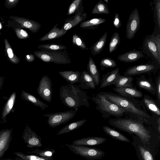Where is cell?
Returning a JSON list of instances; mask_svg holds the SVG:
<instances>
[{
    "label": "cell",
    "instance_id": "6da1fadb",
    "mask_svg": "<svg viewBox=\"0 0 160 160\" xmlns=\"http://www.w3.org/2000/svg\"><path fill=\"white\" fill-rule=\"evenodd\" d=\"M100 93L110 102L122 108L126 112L131 114L143 123L150 124L152 117L147 113L142 102L133 98H126L111 92H102Z\"/></svg>",
    "mask_w": 160,
    "mask_h": 160
},
{
    "label": "cell",
    "instance_id": "7a4b0ae2",
    "mask_svg": "<svg viewBox=\"0 0 160 160\" xmlns=\"http://www.w3.org/2000/svg\"><path fill=\"white\" fill-rule=\"evenodd\" d=\"M59 95L62 102L69 108L78 109L83 106H90L87 93L77 85L67 83L62 85Z\"/></svg>",
    "mask_w": 160,
    "mask_h": 160
},
{
    "label": "cell",
    "instance_id": "3957f363",
    "mask_svg": "<svg viewBox=\"0 0 160 160\" xmlns=\"http://www.w3.org/2000/svg\"><path fill=\"white\" fill-rule=\"evenodd\" d=\"M108 122L110 125L120 130L131 135L135 134L144 145L150 140V132L141 121L131 118H116L110 119Z\"/></svg>",
    "mask_w": 160,
    "mask_h": 160
},
{
    "label": "cell",
    "instance_id": "277c9868",
    "mask_svg": "<svg viewBox=\"0 0 160 160\" xmlns=\"http://www.w3.org/2000/svg\"><path fill=\"white\" fill-rule=\"evenodd\" d=\"M92 99L97 105L96 109L102 114L104 118H110L111 116L121 118L126 113L124 109L110 102L100 93L93 96Z\"/></svg>",
    "mask_w": 160,
    "mask_h": 160
},
{
    "label": "cell",
    "instance_id": "5b68a950",
    "mask_svg": "<svg viewBox=\"0 0 160 160\" xmlns=\"http://www.w3.org/2000/svg\"><path fill=\"white\" fill-rule=\"evenodd\" d=\"M34 54L42 61L48 63L65 64L70 63L72 62L69 55L65 50L54 51L40 50L34 52Z\"/></svg>",
    "mask_w": 160,
    "mask_h": 160
},
{
    "label": "cell",
    "instance_id": "8992f818",
    "mask_svg": "<svg viewBox=\"0 0 160 160\" xmlns=\"http://www.w3.org/2000/svg\"><path fill=\"white\" fill-rule=\"evenodd\" d=\"M65 145L75 154L89 160L100 159L105 154L103 151L95 148L66 144Z\"/></svg>",
    "mask_w": 160,
    "mask_h": 160
},
{
    "label": "cell",
    "instance_id": "52a82bcc",
    "mask_svg": "<svg viewBox=\"0 0 160 160\" xmlns=\"http://www.w3.org/2000/svg\"><path fill=\"white\" fill-rule=\"evenodd\" d=\"M78 108L60 112L45 114L44 117L48 118L47 122L52 128L65 124L72 119L76 115Z\"/></svg>",
    "mask_w": 160,
    "mask_h": 160
},
{
    "label": "cell",
    "instance_id": "ba28073f",
    "mask_svg": "<svg viewBox=\"0 0 160 160\" xmlns=\"http://www.w3.org/2000/svg\"><path fill=\"white\" fill-rule=\"evenodd\" d=\"M141 19L137 8H135L131 12L127 24L126 37L129 39L133 38L138 30Z\"/></svg>",
    "mask_w": 160,
    "mask_h": 160
},
{
    "label": "cell",
    "instance_id": "9c48e42d",
    "mask_svg": "<svg viewBox=\"0 0 160 160\" xmlns=\"http://www.w3.org/2000/svg\"><path fill=\"white\" fill-rule=\"evenodd\" d=\"M52 81L49 77L44 75L41 79L37 88L39 96L48 102H50L52 99Z\"/></svg>",
    "mask_w": 160,
    "mask_h": 160
},
{
    "label": "cell",
    "instance_id": "30bf717a",
    "mask_svg": "<svg viewBox=\"0 0 160 160\" xmlns=\"http://www.w3.org/2000/svg\"><path fill=\"white\" fill-rule=\"evenodd\" d=\"M22 138L28 148L40 147L42 146V138L30 128L28 124L22 133Z\"/></svg>",
    "mask_w": 160,
    "mask_h": 160
},
{
    "label": "cell",
    "instance_id": "8fae6325",
    "mask_svg": "<svg viewBox=\"0 0 160 160\" xmlns=\"http://www.w3.org/2000/svg\"><path fill=\"white\" fill-rule=\"evenodd\" d=\"M131 135L133 140L132 144L136 149L138 158L140 160H154L150 151L144 146L140 139L136 136Z\"/></svg>",
    "mask_w": 160,
    "mask_h": 160
},
{
    "label": "cell",
    "instance_id": "7c38bea8",
    "mask_svg": "<svg viewBox=\"0 0 160 160\" xmlns=\"http://www.w3.org/2000/svg\"><path fill=\"white\" fill-rule=\"evenodd\" d=\"M158 69L157 66L153 64L148 63L136 65L128 68L125 72L124 75L132 76L154 71Z\"/></svg>",
    "mask_w": 160,
    "mask_h": 160
},
{
    "label": "cell",
    "instance_id": "4fadbf2b",
    "mask_svg": "<svg viewBox=\"0 0 160 160\" xmlns=\"http://www.w3.org/2000/svg\"><path fill=\"white\" fill-rule=\"evenodd\" d=\"M143 48L144 50L148 52V55L154 58L160 64V55L154 42L153 35H149L145 38L143 43Z\"/></svg>",
    "mask_w": 160,
    "mask_h": 160
},
{
    "label": "cell",
    "instance_id": "5bb4252c",
    "mask_svg": "<svg viewBox=\"0 0 160 160\" xmlns=\"http://www.w3.org/2000/svg\"><path fill=\"white\" fill-rule=\"evenodd\" d=\"M12 129H4L0 131V160L8 149L12 139Z\"/></svg>",
    "mask_w": 160,
    "mask_h": 160
},
{
    "label": "cell",
    "instance_id": "9a60e30c",
    "mask_svg": "<svg viewBox=\"0 0 160 160\" xmlns=\"http://www.w3.org/2000/svg\"><path fill=\"white\" fill-rule=\"evenodd\" d=\"M120 75L118 68L114 69L103 75L100 82V88H102L114 85Z\"/></svg>",
    "mask_w": 160,
    "mask_h": 160
},
{
    "label": "cell",
    "instance_id": "2e32d148",
    "mask_svg": "<svg viewBox=\"0 0 160 160\" xmlns=\"http://www.w3.org/2000/svg\"><path fill=\"white\" fill-rule=\"evenodd\" d=\"M87 17L86 12H80L75 14L70 18L66 19L62 27L63 30H68L84 22Z\"/></svg>",
    "mask_w": 160,
    "mask_h": 160
},
{
    "label": "cell",
    "instance_id": "e0dca14e",
    "mask_svg": "<svg viewBox=\"0 0 160 160\" xmlns=\"http://www.w3.org/2000/svg\"><path fill=\"white\" fill-rule=\"evenodd\" d=\"M113 89L118 94L124 97L139 98L143 97L140 91L133 88L115 87Z\"/></svg>",
    "mask_w": 160,
    "mask_h": 160
},
{
    "label": "cell",
    "instance_id": "ac0fdd59",
    "mask_svg": "<svg viewBox=\"0 0 160 160\" xmlns=\"http://www.w3.org/2000/svg\"><path fill=\"white\" fill-rule=\"evenodd\" d=\"M107 140V138L102 137H88L75 140L72 145L79 146H95L102 144Z\"/></svg>",
    "mask_w": 160,
    "mask_h": 160
},
{
    "label": "cell",
    "instance_id": "d6986e66",
    "mask_svg": "<svg viewBox=\"0 0 160 160\" xmlns=\"http://www.w3.org/2000/svg\"><path fill=\"white\" fill-rule=\"evenodd\" d=\"M145 57V55L142 51L135 50L119 55L117 59L122 62L131 63Z\"/></svg>",
    "mask_w": 160,
    "mask_h": 160
},
{
    "label": "cell",
    "instance_id": "ffe728a7",
    "mask_svg": "<svg viewBox=\"0 0 160 160\" xmlns=\"http://www.w3.org/2000/svg\"><path fill=\"white\" fill-rule=\"evenodd\" d=\"M137 83L140 88L145 90L153 95L156 94V87L150 79L146 78L144 75L137 79Z\"/></svg>",
    "mask_w": 160,
    "mask_h": 160
},
{
    "label": "cell",
    "instance_id": "44dd1931",
    "mask_svg": "<svg viewBox=\"0 0 160 160\" xmlns=\"http://www.w3.org/2000/svg\"><path fill=\"white\" fill-rule=\"evenodd\" d=\"M142 103L145 108L152 113L158 116L160 115V108L158 102L148 95L144 94L143 97Z\"/></svg>",
    "mask_w": 160,
    "mask_h": 160
},
{
    "label": "cell",
    "instance_id": "7402d4cb",
    "mask_svg": "<svg viewBox=\"0 0 160 160\" xmlns=\"http://www.w3.org/2000/svg\"><path fill=\"white\" fill-rule=\"evenodd\" d=\"M79 83L80 84L77 85L82 89H94L95 88L96 86L94 80L86 71L82 72Z\"/></svg>",
    "mask_w": 160,
    "mask_h": 160
},
{
    "label": "cell",
    "instance_id": "603a6c76",
    "mask_svg": "<svg viewBox=\"0 0 160 160\" xmlns=\"http://www.w3.org/2000/svg\"><path fill=\"white\" fill-rule=\"evenodd\" d=\"M87 69V72L94 80L95 86H99L101 81L100 72L94 61L91 57L89 58Z\"/></svg>",
    "mask_w": 160,
    "mask_h": 160
},
{
    "label": "cell",
    "instance_id": "cb8c5ba5",
    "mask_svg": "<svg viewBox=\"0 0 160 160\" xmlns=\"http://www.w3.org/2000/svg\"><path fill=\"white\" fill-rule=\"evenodd\" d=\"M58 23H57L51 30L47 33L41 38L39 41L50 40L57 38H59L64 35L66 33L67 31L61 28L60 29L58 27Z\"/></svg>",
    "mask_w": 160,
    "mask_h": 160
},
{
    "label": "cell",
    "instance_id": "d4e9b609",
    "mask_svg": "<svg viewBox=\"0 0 160 160\" xmlns=\"http://www.w3.org/2000/svg\"><path fill=\"white\" fill-rule=\"evenodd\" d=\"M58 72L69 83L72 84L79 82L80 76L82 74V72L72 70L58 71Z\"/></svg>",
    "mask_w": 160,
    "mask_h": 160
},
{
    "label": "cell",
    "instance_id": "484cf974",
    "mask_svg": "<svg viewBox=\"0 0 160 160\" xmlns=\"http://www.w3.org/2000/svg\"><path fill=\"white\" fill-rule=\"evenodd\" d=\"M15 21L20 23L22 27L29 29L33 33L37 32L41 27L40 23L32 20L17 18Z\"/></svg>",
    "mask_w": 160,
    "mask_h": 160
},
{
    "label": "cell",
    "instance_id": "4316f807",
    "mask_svg": "<svg viewBox=\"0 0 160 160\" xmlns=\"http://www.w3.org/2000/svg\"><path fill=\"white\" fill-rule=\"evenodd\" d=\"M21 98L22 99L31 102L35 106L40 108L43 110L48 107V105L35 96L24 91H22Z\"/></svg>",
    "mask_w": 160,
    "mask_h": 160
},
{
    "label": "cell",
    "instance_id": "83f0119b",
    "mask_svg": "<svg viewBox=\"0 0 160 160\" xmlns=\"http://www.w3.org/2000/svg\"><path fill=\"white\" fill-rule=\"evenodd\" d=\"M108 33L106 32L103 36L89 49H91L92 54L93 56L98 54L102 51L105 46Z\"/></svg>",
    "mask_w": 160,
    "mask_h": 160
},
{
    "label": "cell",
    "instance_id": "f1b7e54d",
    "mask_svg": "<svg viewBox=\"0 0 160 160\" xmlns=\"http://www.w3.org/2000/svg\"><path fill=\"white\" fill-rule=\"evenodd\" d=\"M106 21L102 18H94L82 22L80 24V27L83 29L94 30Z\"/></svg>",
    "mask_w": 160,
    "mask_h": 160
},
{
    "label": "cell",
    "instance_id": "f546056e",
    "mask_svg": "<svg viewBox=\"0 0 160 160\" xmlns=\"http://www.w3.org/2000/svg\"><path fill=\"white\" fill-rule=\"evenodd\" d=\"M102 129L106 133L113 138L122 142H131L130 140L127 137L108 126H103Z\"/></svg>",
    "mask_w": 160,
    "mask_h": 160
},
{
    "label": "cell",
    "instance_id": "4dcf8cb0",
    "mask_svg": "<svg viewBox=\"0 0 160 160\" xmlns=\"http://www.w3.org/2000/svg\"><path fill=\"white\" fill-rule=\"evenodd\" d=\"M17 157L15 160H52L53 158L51 157H42L36 155L26 154L21 152H13Z\"/></svg>",
    "mask_w": 160,
    "mask_h": 160
},
{
    "label": "cell",
    "instance_id": "1f68e13d",
    "mask_svg": "<svg viewBox=\"0 0 160 160\" xmlns=\"http://www.w3.org/2000/svg\"><path fill=\"white\" fill-rule=\"evenodd\" d=\"M87 120L86 119H83L70 123L61 129L57 133V135H60L75 130L82 126Z\"/></svg>",
    "mask_w": 160,
    "mask_h": 160
},
{
    "label": "cell",
    "instance_id": "d6a6232c",
    "mask_svg": "<svg viewBox=\"0 0 160 160\" xmlns=\"http://www.w3.org/2000/svg\"><path fill=\"white\" fill-rule=\"evenodd\" d=\"M84 7L82 6V0H75L68 7L67 15L75 14L80 12L83 13Z\"/></svg>",
    "mask_w": 160,
    "mask_h": 160
},
{
    "label": "cell",
    "instance_id": "836d02e7",
    "mask_svg": "<svg viewBox=\"0 0 160 160\" xmlns=\"http://www.w3.org/2000/svg\"><path fill=\"white\" fill-rule=\"evenodd\" d=\"M133 78L132 76L120 75L114 85L116 87L133 88Z\"/></svg>",
    "mask_w": 160,
    "mask_h": 160
},
{
    "label": "cell",
    "instance_id": "e575fe53",
    "mask_svg": "<svg viewBox=\"0 0 160 160\" xmlns=\"http://www.w3.org/2000/svg\"><path fill=\"white\" fill-rule=\"evenodd\" d=\"M16 97V93L14 92L8 100L2 113L1 118L3 121L5 120L7 115L12 109L15 103Z\"/></svg>",
    "mask_w": 160,
    "mask_h": 160
},
{
    "label": "cell",
    "instance_id": "d590c367",
    "mask_svg": "<svg viewBox=\"0 0 160 160\" xmlns=\"http://www.w3.org/2000/svg\"><path fill=\"white\" fill-rule=\"evenodd\" d=\"M92 14H106L110 13L107 4L99 0L94 6L91 12Z\"/></svg>",
    "mask_w": 160,
    "mask_h": 160
},
{
    "label": "cell",
    "instance_id": "8d00e7d4",
    "mask_svg": "<svg viewBox=\"0 0 160 160\" xmlns=\"http://www.w3.org/2000/svg\"><path fill=\"white\" fill-rule=\"evenodd\" d=\"M38 48L42 51H54L64 50L68 48L62 45L51 43L39 45L38 46Z\"/></svg>",
    "mask_w": 160,
    "mask_h": 160
},
{
    "label": "cell",
    "instance_id": "74e56055",
    "mask_svg": "<svg viewBox=\"0 0 160 160\" xmlns=\"http://www.w3.org/2000/svg\"><path fill=\"white\" fill-rule=\"evenodd\" d=\"M120 38L118 32H116L112 34L109 43V49L111 53L116 51L120 43Z\"/></svg>",
    "mask_w": 160,
    "mask_h": 160
},
{
    "label": "cell",
    "instance_id": "f35d334b",
    "mask_svg": "<svg viewBox=\"0 0 160 160\" xmlns=\"http://www.w3.org/2000/svg\"><path fill=\"white\" fill-rule=\"evenodd\" d=\"M54 152V149L50 148L42 150L36 148L32 151L27 152L28 153L33 154L40 157H52Z\"/></svg>",
    "mask_w": 160,
    "mask_h": 160
},
{
    "label": "cell",
    "instance_id": "ab89813d",
    "mask_svg": "<svg viewBox=\"0 0 160 160\" xmlns=\"http://www.w3.org/2000/svg\"><path fill=\"white\" fill-rule=\"evenodd\" d=\"M100 65L102 70L106 68H113L116 67L117 65L116 62L112 59L109 58H104L100 62Z\"/></svg>",
    "mask_w": 160,
    "mask_h": 160
},
{
    "label": "cell",
    "instance_id": "60d3db41",
    "mask_svg": "<svg viewBox=\"0 0 160 160\" xmlns=\"http://www.w3.org/2000/svg\"><path fill=\"white\" fill-rule=\"evenodd\" d=\"M72 42L73 45L83 50L86 49V47L82 37L77 34H74L72 37Z\"/></svg>",
    "mask_w": 160,
    "mask_h": 160
},
{
    "label": "cell",
    "instance_id": "b9f144b4",
    "mask_svg": "<svg viewBox=\"0 0 160 160\" xmlns=\"http://www.w3.org/2000/svg\"><path fill=\"white\" fill-rule=\"evenodd\" d=\"M4 41L5 43L6 48L9 58L13 62L15 63H18V59L15 56H14L12 50L8 41H7L6 39H5Z\"/></svg>",
    "mask_w": 160,
    "mask_h": 160
},
{
    "label": "cell",
    "instance_id": "7bdbcfd3",
    "mask_svg": "<svg viewBox=\"0 0 160 160\" xmlns=\"http://www.w3.org/2000/svg\"><path fill=\"white\" fill-rule=\"evenodd\" d=\"M154 12L157 23L160 28V0H154Z\"/></svg>",
    "mask_w": 160,
    "mask_h": 160
},
{
    "label": "cell",
    "instance_id": "ee69618b",
    "mask_svg": "<svg viewBox=\"0 0 160 160\" xmlns=\"http://www.w3.org/2000/svg\"><path fill=\"white\" fill-rule=\"evenodd\" d=\"M17 36L20 38H27L29 37L27 32L22 29H17L16 30Z\"/></svg>",
    "mask_w": 160,
    "mask_h": 160
},
{
    "label": "cell",
    "instance_id": "f6af8a7d",
    "mask_svg": "<svg viewBox=\"0 0 160 160\" xmlns=\"http://www.w3.org/2000/svg\"><path fill=\"white\" fill-rule=\"evenodd\" d=\"M113 24L114 27L117 29L120 28L122 26V23L118 14L115 13V16L113 19Z\"/></svg>",
    "mask_w": 160,
    "mask_h": 160
},
{
    "label": "cell",
    "instance_id": "bcb514c9",
    "mask_svg": "<svg viewBox=\"0 0 160 160\" xmlns=\"http://www.w3.org/2000/svg\"><path fill=\"white\" fill-rule=\"evenodd\" d=\"M154 40L158 53L160 55V34H157L156 35H153Z\"/></svg>",
    "mask_w": 160,
    "mask_h": 160
},
{
    "label": "cell",
    "instance_id": "7dc6e473",
    "mask_svg": "<svg viewBox=\"0 0 160 160\" xmlns=\"http://www.w3.org/2000/svg\"><path fill=\"white\" fill-rule=\"evenodd\" d=\"M156 94L158 102H160V77L159 76L157 79L156 85Z\"/></svg>",
    "mask_w": 160,
    "mask_h": 160
},
{
    "label": "cell",
    "instance_id": "c3c4849f",
    "mask_svg": "<svg viewBox=\"0 0 160 160\" xmlns=\"http://www.w3.org/2000/svg\"><path fill=\"white\" fill-rule=\"evenodd\" d=\"M27 60L28 62H32L35 60V58L34 55L32 54L27 55L26 56Z\"/></svg>",
    "mask_w": 160,
    "mask_h": 160
},
{
    "label": "cell",
    "instance_id": "681fc988",
    "mask_svg": "<svg viewBox=\"0 0 160 160\" xmlns=\"http://www.w3.org/2000/svg\"><path fill=\"white\" fill-rule=\"evenodd\" d=\"M157 123H158L157 129L159 132L160 133V117H159L157 121Z\"/></svg>",
    "mask_w": 160,
    "mask_h": 160
},
{
    "label": "cell",
    "instance_id": "f907efd6",
    "mask_svg": "<svg viewBox=\"0 0 160 160\" xmlns=\"http://www.w3.org/2000/svg\"><path fill=\"white\" fill-rule=\"evenodd\" d=\"M2 79L1 78H0V88L2 84Z\"/></svg>",
    "mask_w": 160,
    "mask_h": 160
},
{
    "label": "cell",
    "instance_id": "816d5d0a",
    "mask_svg": "<svg viewBox=\"0 0 160 160\" xmlns=\"http://www.w3.org/2000/svg\"><path fill=\"white\" fill-rule=\"evenodd\" d=\"M2 160H15L13 159H12L11 158H7L5 159H3Z\"/></svg>",
    "mask_w": 160,
    "mask_h": 160
},
{
    "label": "cell",
    "instance_id": "f5cc1de1",
    "mask_svg": "<svg viewBox=\"0 0 160 160\" xmlns=\"http://www.w3.org/2000/svg\"><path fill=\"white\" fill-rule=\"evenodd\" d=\"M104 1L106 2V3H108V0H104Z\"/></svg>",
    "mask_w": 160,
    "mask_h": 160
},
{
    "label": "cell",
    "instance_id": "db71d44e",
    "mask_svg": "<svg viewBox=\"0 0 160 160\" xmlns=\"http://www.w3.org/2000/svg\"><path fill=\"white\" fill-rule=\"evenodd\" d=\"M2 28V26L1 23H0V29H1Z\"/></svg>",
    "mask_w": 160,
    "mask_h": 160
}]
</instances>
